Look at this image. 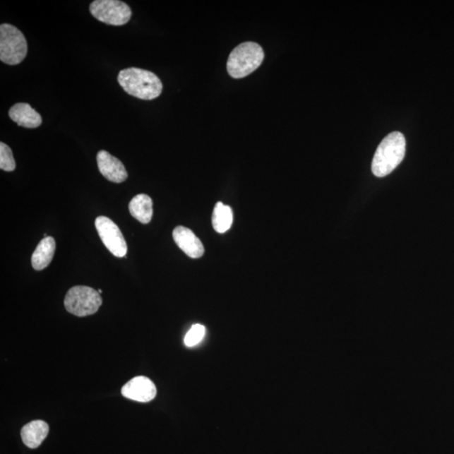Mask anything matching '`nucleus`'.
<instances>
[{"mask_svg":"<svg viewBox=\"0 0 454 454\" xmlns=\"http://www.w3.org/2000/svg\"><path fill=\"white\" fill-rule=\"evenodd\" d=\"M118 82L127 94L141 100L156 99L162 91V83L155 73L138 68L121 70Z\"/></svg>","mask_w":454,"mask_h":454,"instance_id":"1","label":"nucleus"},{"mask_svg":"<svg viewBox=\"0 0 454 454\" xmlns=\"http://www.w3.org/2000/svg\"><path fill=\"white\" fill-rule=\"evenodd\" d=\"M405 139L402 133L394 131L386 136L378 145L372 162V172L376 177L389 175L403 161Z\"/></svg>","mask_w":454,"mask_h":454,"instance_id":"2","label":"nucleus"},{"mask_svg":"<svg viewBox=\"0 0 454 454\" xmlns=\"http://www.w3.org/2000/svg\"><path fill=\"white\" fill-rule=\"evenodd\" d=\"M264 59L261 46L255 42H244L231 52L227 61V71L234 78L249 76L260 67Z\"/></svg>","mask_w":454,"mask_h":454,"instance_id":"3","label":"nucleus"},{"mask_svg":"<svg viewBox=\"0 0 454 454\" xmlns=\"http://www.w3.org/2000/svg\"><path fill=\"white\" fill-rule=\"evenodd\" d=\"M28 54V42L19 29L11 24L0 25V60L8 65L20 64Z\"/></svg>","mask_w":454,"mask_h":454,"instance_id":"4","label":"nucleus"},{"mask_svg":"<svg viewBox=\"0 0 454 454\" xmlns=\"http://www.w3.org/2000/svg\"><path fill=\"white\" fill-rule=\"evenodd\" d=\"M101 305L100 294L88 286H74L68 291L64 299L66 310L79 317L94 315Z\"/></svg>","mask_w":454,"mask_h":454,"instance_id":"5","label":"nucleus"},{"mask_svg":"<svg viewBox=\"0 0 454 454\" xmlns=\"http://www.w3.org/2000/svg\"><path fill=\"white\" fill-rule=\"evenodd\" d=\"M90 11L95 18L112 25H126L132 15L129 6L119 0H95Z\"/></svg>","mask_w":454,"mask_h":454,"instance_id":"6","label":"nucleus"},{"mask_svg":"<svg viewBox=\"0 0 454 454\" xmlns=\"http://www.w3.org/2000/svg\"><path fill=\"white\" fill-rule=\"evenodd\" d=\"M95 227L101 241L110 253L117 258L126 257L127 244L125 237L112 220L107 217H97Z\"/></svg>","mask_w":454,"mask_h":454,"instance_id":"7","label":"nucleus"},{"mask_svg":"<svg viewBox=\"0 0 454 454\" xmlns=\"http://www.w3.org/2000/svg\"><path fill=\"white\" fill-rule=\"evenodd\" d=\"M121 394L124 398L138 401V402H149L157 395L155 385L148 378L138 376L132 378L122 387Z\"/></svg>","mask_w":454,"mask_h":454,"instance_id":"8","label":"nucleus"},{"mask_svg":"<svg viewBox=\"0 0 454 454\" xmlns=\"http://www.w3.org/2000/svg\"><path fill=\"white\" fill-rule=\"evenodd\" d=\"M97 164L101 174L113 183L126 181L128 174L124 165L121 160L107 151H100L97 154Z\"/></svg>","mask_w":454,"mask_h":454,"instance_id":"9","label":"nucleus"},{"mask_svg":"<svg viewBox=\"0 0 454 454\" xmlns=\"http://www.w3.org/2000/svg\"><path fill=\"white\" fill-rule=\"evenodd\" d=\"M173 237L176 244L189 258H199L204 254V246L191 229L179 226L174 229Z\"/></svg>","mask_w":454,"mask_h":454,"instance_id":"10","label":"nucleus"},{"mask_svg":"<svg viewBox=\"0 0 454 454\" xmlns=\"http://www.w3.org/2000/svg\"><path fill=\"white\" fill-rule=\"evenodd\" d=\"M8 116L17 125L25 128H37L42 125V119L29 104L18 103L8 110Z\"/></svg>","mask_w":454,"mask_h":454,"instance_id":"11","label":"nucleus"},{"mask_svg":"<svg viewBox=\"0 0 454 454\" xmlns=\"http://www.w3.org/2000/svg\"><path fill=\"white\" fill-rule=\"evenodd\" d=\"M49 433V426L41 421H33L28 423L21 430V438L25 446L37 448L41 445Z\"/></svg>","mask_w":454,"mask_h":454,"instance_id":"12","label":"nucleus"},{"mask_svg":"<svg viewBox=\"0 0 454 454\" xmlns=\"http://www.w3.org/2000/svg\"><path fill=\"white\" fill-rule=\"evenodd\" d=\"M56 250V241L54 237L43 238L37 245L32 254V264L34 270H42L52 262Z\"/></svg>","mask_w":454,"mask_h":454,"instance_id":"13","label":"nucleus"},{"mask_svg":"<svg viewBox=\"0 0 454 454\" xmlns=\"http://www.w3.org/2000/svg\"><path fill=\"white\" fill-rule=\"evenodd\" d=\"M130 213L143 224H148L153 218V201L145 193H140L133 198L129 204Z\"/></svg>","mask_w":454,"mask_h":454,"instance_id":"14","label":"nucleus"},{"mask_svg":"<svg viewBox=\"0 0 454 454\" xmlns=\"http://www.w3.org/2000/svg\"><path fill=\"white\" fill-rule=\"evenodd\" d=\"M233 222V213L230 206L218 202L215 206L213 225L215 232L224 233L231 228Z\"/></svg>","mask_w":454,"mask_h":454,"instance_id":"15","label":"nucleus"},{"mask_svg":"<svg viewBox=\"0 0 454 454\" xmlns=\"http://www.w3.org/2000/svg\"><path fill=\"white\" fill-rule=\"evenodd\" d=\"M16 161L12 150L6 143H0V169L6 172L16 169Z\"/></svg>","mask_w":454,"mask_h":454,"instance_id":"16","label":"nucleus"},{"mask_svg":"<svg viewBox=\"0 0 454 454\" xmlns=\"http://www.w3.org/2000/svg\"><path fill=\"white\" fill-rule=\"evenodd\" d=\"M205 335V328L200 324L193 325L184 337V345L189 347H195L203 340Z\"/></svg>","mask_w":454,"mask_h":454,"instance_id":"17","label":"nucleus"},{"mask_svg":"<svg viewBox=\"0 0 454 454\" xmlns=\"http://www.w3.org/2000/svg\"><path fill=\"white\" fill-rule=\"evenodd\" d=\"M98 292H99L100 294H101V293H102V290L99 289Z\"/></svg>","mask_w":454,"mask_h":454,"instance_id":"18","label":"nucleus"}]
</instances>
